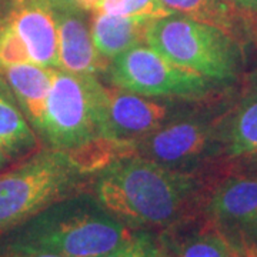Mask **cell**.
<instances>
[{"mask_svg": "<svg viewBox=\"0 0 257 257\" xmlns=\"http://www.w3.org/2000/svg\"><path fill=\"white\" fill-rule=\"evenodd\" d=\"M93 196L132 230H166L196 217L200 184L192 173L139 155L120 157L96 175Z\"/></svg>", "mask_w": 257, "mask_h": 257, "instance_id": "cell-1", "label": "cell"}, {"mask_svg": "<svg viewBox=\"0 0 257 257\" xmlns=\"http://www.w3.org/2000/svg\"><path fill=\"white\" fill-rule=\"evenodd\" d=\"M135 230L111 216L96 197L76 193L50 204L0 236V248H32L64 257H100Z\"/></svg>", "mask_w": 257, "mask_h": 257, "instance_id": "cell-2", "label": "cell"}, {"mask_svg": "<svg viewBox=\"0 0 257 257\" xmlns=\"http://www.w3.org/2000/svg\"><path fill=\"white\" fill-rule=\"evenodd\" d=\"M87 180L63 150L45 149L0 175V236L45 210L83 192Z\"/></svg>", "mask_w": 257, "mask_h": 257, "instance_id": "cell-3", "label": "cell"}, {"mask_svg": "<svg viewBox=\"0 0 257 257\" xmlns=\"http://www.w3.org/2000/svg\"><path fill=\"white\" fill-rule=\"evenodd\" d=\"M145 43L167 60L213 82L233 80L239 73V40L220 29L179 13L152 20Z\"/></svg>", "mask_w": 257, "mask_h": 257, "instance_id": "cell-4", "label": "cell"}, {"mask_svg": "<svg viewBox=\"0 0 257 257\" xmlns=\"http://www.w3.org/2000/svg\"><path fill=\"white\" fill-rule=\"evenodd\" d=\"M106 99L107 87L96 76L55 69L40 136L66 153L107 138Z\"/></svg>", "mask_w": 257, "mask_h": 257, "instance_id": "cell-5", "label": "cell"}, {"mask_svg": "<svg viewBox=\"0 0 257 257\" xmlns=\"http://www.w3.org/2000/svg\"><path fill=\"white\" fill-rule=\"evenodd\" d=\"M107 72L114 87L146 97L199 100L213 89V80L167 60L146 43L114 57Z\"/></svg>", "mask_w": 257, "mask_h": 257, "instance_id": "cell-6", "label": "cell"}, {"mask_svg": "<svg viewBox=\"0 0 257 257\" xmlns=\"http://www.w3.org/2000/svg\"><path fill=\"white\" fill-rule=\"evenodd\" d=\"M203 213L233 246H256L257 177L250 175L226 177L204 199Z\"/></svg>", "mask_w": 257, "mask_h": 257, "instance_id": "cell-7", "label": "cell"}, {"mask_svg": "<svg viewBox=\"0 0 257 257\" xmlns=\"http://www.w3.org/2000/svg\"><path fill=\"white\" fill-rule=\"evenodd\" d=\"M219 128L204 117H173L136 143V153L160 165L186 172L189 165L202 159L214 140Z\"/></svg>", "mask_w": 257, "mask_h": 257, "instance_id": "cell-8", "label": "cell"}, {"mask_svg": "<svg viewBox=\"0 0 257 257\" xmlns=\"http://www.w3.org/2000/svg\"><path fill=\"white\" fill-rule=\"evenodd\" d=\"M0 20L23 40L32 63L59 69L57 23L52 0H2Z\"/></svg>", "mask_w": 257, "mask_h": 257, "instance_id": "cell-9", "label": "cell"}, {"mask_svg": "<svg viewBox=\"0 0 257 257\" xmlns=\"http://www.w3.org/2000/svg\"><path fill=\"white\" fill-rule=\"evenodd\" d=\"M173 119V106L119 87L107 89L106 136L138 143Z\"/></svg>", "mask_w": 257, "mask_h": 257, "instance_id": "cell-10", "label": "cell"}, {"mask_svg": "<svg viewBox=\"0 0 257 257\" xmlns=\"http://www.w3.org/2000/svg\"><path fill=\"white\" fill-rule=\"evenodd\" d=\"M57 23V59L59 69L76 74L107 72L109 63L93 45L86 12L76 9H56Z\"/></svg>", "mask_w": 257, "mask_h": 257, "instance_id": "cell-11", "label": "cell"}, {"mask_svg": "<svg viewBox=\"0 0 257 257\" xmlns=\"http://www.w3.org/2000/svg\"><path fill=\"white\" fill-rule=\"evenodd\" d=\"M157 241L167 257H229L233 248L211 221L196 217L162 230Z\"/></svg>", "mask_w": 257, "mask_h": 257, "instance_id": "cell-12", "label": "cell"}, {"mask_svg": "<svg viewBox=\"0 0 257 257\" xmlns=\"http://www.w3.org/2000/svg\"><path fill=\"white\" fill-rule=\"evenodd\" d=\"M53 70L36 63H22L2 70L30 126L40 135L46 113Z\"/></svg>", "mask_w": 257, "mask_h": 257, "instance_id": "cell-13", "label": "cell"}, {"mask_svg": "<svg viewBox=\"0 0 257 257\" xmlns=\"http://www.w3.org/2000/svg\"><path fill=\"white\" fill-rule=\"evenodd\" d=\"M152 20L145 18L114 16L93 12L90 33L96 50L107 62L132 47L145 43L146 29Z\"/></svg>", "mask_w": 257, "mask_h": 257, "instance_id": "cell-14", "label": "cell"}, {"mask_svg": "<svg viewBox=\"0 0 257 257\" xmlns=\"http://www.w3.org/2000/svg\"><path fill=\"white\" fill-rule=\"evenodd\" d=\"M0 147L10 157H20L37 147V136L20 109L6 80L0 77Z\"/></svg>", "mask_w": 257, "mask_h": 257, "instance_id": "cell-15", "label": "cell"}, {"mask_svg": "<svg viewBox=\"0 0 257 257\" xmlns=\"http://www.w3.org/2000/svg\"><path fill=\"white\" fill-rule=\"evenodd\" d=\"M172 13L210 25L239 40L246 29L247 18L234 9L227 0H159Z\"/></svg>", "mask_w": 257, "mask_h": 257, "instance_id": "cell-16", "label": "cell"}, {"mask_svg": "<svg viewBox=\"0 0 257 257\" xmlns=\"http://www.w3.org/2000/svg\"><path fill=\"white\" fill-rule=\"evenodd\" d=\"M219 142L230 157L257 150V89L240 103L223 128H219Z\"/></svg>", "mask_w": 257, "mask_h": 257, "instance_id": "cell-17", "label": "cell"}, {"mask_svg": "<svg viewBox=\"0 0 257 257\" xmlns=\"http://www.w3.org/2000/svg\"><path fill=\"white\" fill-rule=\"evenodd\" d=\"M93 12H100L114 16L145 18L149 20L170 15L159 0H100Z\"/></svg>", "mask_w": 257, "mask_h": 257, "instance_id": "cell-18", "label": "cell"}, {"mask_svg": "<svg viewBox=\"0 0 257 257\" xmlns=\"http://www.w3.org/2000/svg\"><path fill=\"white\" fill-rule=\"evenodd\" d=\"M28 47L6 22L0 20V70L10 66L30 63Z\"/></svg>", "mask_w": 257, "mask_h": 257, "instance_id": "cell-19", "label": "cell"}, {"mask_svg": "<svg viewBox=\"0 0 257 257\" xmlns=\"http://www.w3.org/2000/svg\"><path fill=\"white\" fill-rule=\"evenodd\" d=\"M156 250L157 237L152 231L135 230L128 239L100 257H155Z\"/></svg>", "mask_w": 257, "mask_h": 257, "instance_id": "cell-20", "label": "cell"}, {"mask_svg": "<svg viewBox=\"0 0 257 257\" xmlns=\"http://www.w3.org/2000/svg\"><path fill=\"white\" fill-rule=\"evenodd\" d=\"M56 9H76L82 12H93L99 0H52Z\"/></svg>", "mask_w": 257, "mask_h": 257, "instance_id": "cell-21", "label": "cell"}, {"mask_svg": "<svg viewBox=\"0 0 257 257\" xmlns=\"http://www.w3.org/2000/svg\"><path fill=\"white\" fill-rule=\"evenodd\" d=\"M0 257H64L50 251L32 248H0Z\"/></svg>", "mask_w": 257, "mask_h": 257, "instance_id": "cell-22", "label": "cell"}, {"mask_svg": "<svg viewBox=\"0 0 257 257\" xmlns=\"http://www.w3.org/2000/svg\"><path fill=\"white\" fill-rule=\"evenodd\" d=\"M230 5L237 9L246 18L257 19V0H227Z\"/></svg>", "mask_w": 257, "mask_h": 257, "instance_id": "cell-23", "label": "cell"}, {"mask_svg": "<svg viewBox=\"0 0 257 257\" xmlns=\"http://www.w3.org/2000/svg\"><path fill=\"white\" fill-rule=\"evenodd\" d=\"M237 159H243V163L246 165L244 167L247 169V175L257 177V150L247 155H243Z\"/></svg>", "mask_w": 257, "mask_h": 257, "instance_id": "cell-24", "label": "cell"}, {"mask_svg": "<svg viewBox=\"0 0 257 257\" xmlns=\"http://www.w3.org/2000/svg\"><path fill=\"white\" fill-rule=\"evenodd\" d=\"M229 257H251L248 254L247 251L244 250V248L237 247V246H233L231 248V251H230Z\"/></svg>", "mask_w": 257, "mask_h": 257, "instance_id": "cell-25", "label": "cell"}, {"mask_svg": "<svg viewBox=\"0 0 257 257\" xmlns=\"http://www.w3.org/2000/svg\"><path fill=\"white\" fill-rule=\"evenodd\" d=\"M8 162H9V156H8V155L3 152V149L0 147V169H3Z\"/></svg>", "mask_w": 257, "mask_h": 257, "instance_id": "cell-26", "label": "cell"}, {"mask_svg": "<svg viewBox=\"0 0 257 257\" xmlns=\"http://www.w3.org/2000/svg\"><path fill=\"white\" fill-rule=\"evenodd\" d=\"M237 247H239V246H237ZM241 248H244V250H246L251 257H257V244L256 246H248V247H241Z\"/></svg>", "mask_w": 257, "mask_h": 257, "instance_id": "cell-27", "label": "cell"}, {"mask_svg": "<svg viewBox=\"0 0 257 257\" xmlns=\"http://www.w3.org/2000/svg\"><path fill=\"white\" fill-rule=\"evenodd\" d=\"M157 237V236H156ZM155 257H167L166 256V253L162 250V247H160V244H159V241H157V250H156V254H155Z\"/></svg>", "mask_w": 257, "mask_h": 257, "instance_id": "cell-28", "label": "cell"}, {"mask_svg": "<svg viewBox=\"0 0 257 257\" xmlns=\"http://www.w3.org/2000/svg\"><path fill=\"white\" fill-rule=\"evenodd\" d=\"M0 16H2V0H0Z\"/></svg>", "mask_w": 257, "mask_h": 257, "instance_id": "cell-29", "label": "cell"}, {"mask_svg": "<svg viewBox=\"0 0 257 257\" xmlns=\"http://www.w3.org/2000/svg\"><path fill=\"white\" fill-rule=\"evenodd\" d=\"M99 2H100V0H99Z\"/></svg>", "mask_w": 257, "mask_h": 257, "instance_id": "cell-30", "label": "cell"}]
</instances>
